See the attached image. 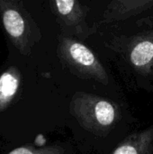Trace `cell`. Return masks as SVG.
<instances>
[{
    "label": "cell",
    "mask_w": 153,
    "mask_h": 154,
    "mask_svg": "<svg viewBox=\"0 0 153 154\" xmlns=\"http://www.w3.org/2000/svg\"><path fill=\"white\" fill-rule=\"evenodd\" d=\"M19 79L16 75L7 71L0 76V107H4L17 92Z\"/></svg>",
    "instance_id": "7"
},
{
    "label": "cell",
    "mask_w": 153,
    "mask_h": 154,
    "mask_svg": "<svg viewBox=\"0 0 153 154\" xmlns=\"http://www.w3.org/2000/svg\"><path fill=\"white\" fill-rule=\"evenodd\" d=\"M130 60L134 68L141 71L153 69V39L148 37L136 42L130 52Z\"/></svg>",
    "instance_id": "6"
},
{
    "label": "cell",
    "mask_w": 153,
    "mask_h": 154,
    "mask_svg": "<svg viewBox=\"0 0 153 154\" xmlns=\"http://www.w3.org/2000/svg\"><path fill=\"white\" fill-rule=\"evenodd\" d=\"M3 23L6 32L12 37L18 38L24 32V21L21 14L13 9L6 10L3 15Z\"/></svg>",
    "instance_id": "8"
},
{
    "label": "cell",
    "mask_w": 153,
    "mask_h": 154,
    "mask_svg": "<svg viewBox=\"0 0 153 154\" xmlns=\"http://www.w3.org/2000/svg\"><path fill=\"white\" fill-rule=\"evenodd\" d=\"M56 10L61 20L75 34L87 33L86 14L78 0H54Z\"/></svg>",
    "instance_id": "3"
},
{
    "label": "cell",
    "mask_w": 153,
    "mask_h": 154,
    "mask_svg": "<svg viewBox=\"0 0 153 154\" xmlns=\"http://www.w3.org/2000/svg\"><path fill=\"white\" fill-rule=\"evenodd\" d=\"M153 5V0H113L104 14V21H121Z\"/></svg>",
    "instance_id": "5"
},
{
    "label": "cell",
    "mask_w": 153,
    "mask_h": 154,
    "mask_svg": "<svg viewBox=\"0 0 153 154\" xmlns=\"http://www.w3.org/2000/svg\"><path fill=\"white\" fill-rule=\"evenodd\" d=\"M110 154H153V124L126 137Z\"/></svg>",
    "instance_id": "4"
},
{
    "label": "cell",
    "mask_w": 153,
    "mask_h": 154,
    "mask_svg": "<svg viewBox=\"0 0 153 154\" xmlns=\"http://www.w3.org/2000/svg\"><path fill=\"white\" fill-rule=\"evenodd\" d=\"M70 112L87 131L106 135L119 123L121 112L113 101L83 92L74 95L70 102Z\"/></svg>",
    "instance_id": "1"
},
{
    "label": "cell",
    "mask_w": 153,
    "mask_h": 154,
    "mask_svg": "<svg viewBox=\"0 0 153 154\" xmlns=\"http://www.w3.org/2000/svg\"><path fill=\"white\" fill-rule=\"evenodd\" d=\"M8 154H69L68 148L62 143H55L41 148L33 146H23L16 148Z\"/></svg>",
    "instance_id": "9"
},
{
    "label": "cell",
    "mask_w": 153,
    "mask_h": 154,
    "mask_svg": "<svg viewBox=\"0 0 153 154\" xmlns=\"http://www.w3.org/2000/svg\"><path fill=\"white\" fill-rule=\"evenodd\" d=\"M60 54L69 70L79 78L108 85V75L96 55L83 43L71 38H62Z\"/></svg>",
    "instance_id": "2"
}]
</instances>
